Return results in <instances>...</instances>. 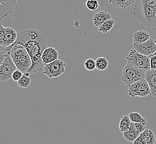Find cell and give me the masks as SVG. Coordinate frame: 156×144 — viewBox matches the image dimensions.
Wrapping results in <instances>:
<instances>
[{"label": "cell", "mask_w": 156, "mask_h": 144, "mask_svg": "<svg viewBox=\"0 0 156 144\" xmlns=\"http://www.w3.org/2000/svg\"><path fill=\"white\" fill-rule=\"evenodd\" d=\"M130 120L131 122L143 124L145 126L147 125V121L144 117L141 115V114L137 112H131L129 115Z\"/></svg>", "instance_id": "18"}, {"label": "cell", "mask_w": 156, "mask_h": 144, "mask_svg": "<svg viewBox=\"0 0 156 144\" xmlns=\"http://www.w3.org/2000/svg\"><path fill=\"white\" fill-rule=\"evenodd\" d=\"M6 58V54L3 53V52L1 51L0 52V65L3 63Z\"/></svg>", "instance_id": "31"}, {"label": "cell", "mask_w": 156, "mask_h": 144, "mask_svg": "<svg viewBox=\"0 0 156 144\" xmlns=\"http://www.w3.org/2000/svg\"><path fill=\"white\" fill-rule=\"evenodd\" d=\"M30 74L29 73L23 74L22 77L17 81L18 85L22 88H27L30 86L31 84V79L30 77Z\"/></svg>", "instance_id": "22"}, {"label": "cell", "mask_w": 156, "mask_h": 144, "mask_svg": "<svg viewBox=\"0 0 156 144\" xmlns=\"http://www.w3.org/2000/svg\"><path fill=\"white\" fill-rule=\"evenodd\" d=\"M23 75V73L21 72L20 70L17 69L12 74V79L14 81H18L22 77Z\"/></svg>", "instance_id": "26"}, {"label": "cell", "mask_w": 156, "mask_h": 144, "mask_svg": "<svg viewBox=\"0 0 156 144\" xmlns=\"http://www.w3.org/2000/svg\"><path fill=\"white\" fill-rule=\"evenodd\" d=\"M111 14L107 11H99L96 13L93 17V23L96 27L99 28L105 22L111 19Z\"/></svg>", "instance_id": "14"}, {"label": "cell", "mask_w": 156, "mask_h": 144, "mask_svg": "<svg viewBox=\"0 0 156 144\" xmlns=\"http://www.w3.org/2000/svg\"><path fill=\"white\" fill-rule=\"evenodd\" d=\"M153 55H156V52L154 53V54H153Z\"/></svg>", "instance_id": "33"}, {"label": "cell", "mask_w": 156, "mask_h": 144, "mask_svg": "<svg viewBox=\"0 0 156 144\" xmlns=\"http://www.w3.org/2000/svg\"><path fill=\"white\" fill-rule=\"evenodd\" d=\"M128 94L129 96L146 97L151 95L150 88L146 80L144 79L130 85L128 87Z\"/></svg>", "instance_id": "7"}, {"label": "cell", "mask_w": 156, "mask_h": 144, "mask_svg": "<svg viewBox=\"0 0 156 144\" xmlns=\"http://www.w3.org/2000/svg\"><path fill=\"white\" fill-rule=\"evenodd\" d=\"M59 54L55 48L52 47H47L43 52L42 56V59L44 65L51 63L58 59Z\"/></svg>", "instance_id": "12"}, {"label": "cell", "mask_w": 156, "mask_h": 144, "mask_svg": "<svg viewBox=\"0 0 156 144\" xmlns=\"http://www.w3.org/2000/svg\"><path fill=\"white\" fill-rule=\"evenodd\" d=\"M133 144H147L144 139L142 133H141L138 138L133 142Z\"/></svg>", "instance_id": "28"}, {"label": "cell", "mask_w": 156, "mask_h": 144, "mask_svg": "<svg viewBox=\"0 0 156 144\" xmlns=\"http://www.w3.org/2000/svg\"><path fill=\"white\" fill-rule=\"evenodd\" d=\"M84 66L85 69L89 71H93L96 69V60L93 58H89L84 63Z\"/></svg>", "instance_id": "24"}, {"label": "cell", "mask_w": 156, "mask_h": 144, "mask_svg": "<svg viewBox=\"0 0 156 144\" xmlns=\"http://www.w3.org/2000/svg\"><path fill=\"white\" fill-rule=\"evenodd\" d=\"M133 43H143L150 39V34L144 30H139L134 32L133 35Z\"/></svg>", "instance_id": "16"}, {"label": "cell", "mask_w": 156, "mask_h": 144, "mask_svg": "<svg viewBox=\"0 0 156 144\" xmlns=\"http://www.w3.org/2000/svg\"><path fill=\"white\" fill-rule=\"evenodd\" d=\"M154 42H155V43H156V40H154Z\"/></svg>", "instance_id": "32"}, {"label": "cell", "mask_w": 156, "mask_h": 144, "mask_svg": "<svg viewBox=\"0 0 156 144\" xmlns=\"http://www.w3.org/2000/svg\"><path fill=\"white\" fill-rule=\"evenodd\" d=\"M18 37V33L11 27H4L1 24L0 44L4 47H8L15 44Z\"/></svg>", "instance_id": "9"}, {"label": "cell", "mask_w": 156, "mask_h": 144, "mask_svg": "<svg viewBox=\"0 0 156 144\" xmlns=\"http://www.w3.org/2000/svg\"><path fill=\"white\" fill-rule=\"evenodd\" d=\"M124 138L129 142H133L140 135V133L138 132L136 129L134 123L131 122L129 129L125 132H122Z\"/></svg>", "instance_id": "15"}, {"label": "cell", "mask_w": 156, "mask_h": 144, "mask_svg": "<svg viewBox=\"0 0 156 144\" xmlns=\"http://www.w3.org/2000/svg\"><path fill=\"white\" fill-rule=\"evenodd\" d=\"M17 0H0V21L14 12Z\"/></svg>", "instance_id": "11"}, {"label": "cell", "mask_w": 156, "mask_h": 144, "mask_svg": "<svg viewBox=\"0 0 156 144\" xmlns=\"http://www.w3.org/2000/svg\"><path fill=\"white\" fill-rule=\"evenodd\" d=\"M144 3L147 5L148 6L152 7L156 9V0H141Z\"/></svg>", "instance_id": "30"}, {"label": "cell", "mask_w": 156, "mask_h": 144, "mask_svg": "<svg viewBox=\"0 0 156 144\" xmlns=\"http://www.w3.org/2000/svg\"><path fill=\"white\" fill-rule=\"evenodd\" d=\"M108 3L114 7L126 9L135 3L136 0H108Z\"/></svg>", "instance_id": "17"}, {"label": "cell", "mask_w": 156, "mask_h": 144, "mask_svg": "<svg viewBox=\"0 0 156 144\" xmlns=\"http://www.w3.org/2000/svg\"><path fill=\"white\" fill-rule=\"evenodd\" d=\"M115 24V21L114 20L111 18L105 22L98 28V29L100 32L106 34L108 33L110 31L112 30V28L114 26Z\"/></svg>", "instance_id": "19"}, {"label": "cell", "mask_w": 156, "mask_h": 144, "mask_svg": "<svg viewBox=\"0 0 156 144\" xmlns=\"http://www.w3.org/2000/svg\"><path fill=\"white\" fill-rule=\"evenodd\" d=\"M86 6L90 11H96L99 7V2L97 0H87Z\"/></svg>", "instance_id": "25"}, {"label": "cell", "mask_w": 156, "mask_h": 144, "mask_svg": "<svg viewBox=\"0 0 156 144\" xmlns=\"http://www.w3.org/2000/svg\"><path fill=\"white\" fill-rule=\"evenodd\" d=\"M108 62L105 57H99L96 60V69L99 71H104L108 68Z\"/></svg>", "instance_id": "23"}, {"label": "cell", "mask_w": 156, "mask_h": 144, "mask_svg": "<svg viewBox=\"0 0 156 144\" xmlns=\"http://www.w3.org/2000/svg\"><path fill=\"white\" fill-rule=\"evenodd\" d=\"M150 58L151 69L156 70V55H152Z\"/></svg>", "instance_id": "29"}, {"label": "cell", "mask_w": 156, "mask_h": 144, "mask_svg": "<svg viewBox=\"0 0 156 144\" xmlns=\"http://www.w3.org/2000/svg\"><path fill=\"white\" fill-rule=\"evenodd\" d=\"M16 43L24 46L32 59V65L27 72L32 74L41 71L44 65L42 61V54L47 48L45 36L37 30H24L18 32Z\"/></svg>", "instance_id": "1"}, {"label": "cell", "mask_w": 156, "mask_h": 144, "mask_svg": "<svg viewBox=\"0 0 156 144\" xmlns=\"http://www.w3.org/2000/svg\"><path fill=\"white\" fill-rule=\"evenodd\" d=\"M132 13L148 28L156 27V9L148 6L141 0H136Z\"/></svg>", "instance_id": "2"}, {"label": "cell", "mask_w": 156, "mask_h": 144, "mask_svg": "<svg viewBox=\"0 0 156 144\" xmlns=\"http://www.w3.org/2000/svg\"><path fill=\"white\" fill-rule=\"evenodd\" d=\"M133 49L139 53L150 57L156 52L154 41L150 38L143 43H133Z\"/></svg>", "instance_id": "10"}, {"label": "cell", "mask_w": 156, "mask_h": 144, "mask_svg": "<svg viewBox=\"0 0 156 144\" xmlns=\"http://www.w3.org/2000/svg\"><path fill=\"white\" fill-rule=\"evenodd\" d=\"M6 51L9 52L17 69L23 72V74L30 70L32 65V61L24 46L15 43L11 46L7 47Z\"/></svg>", "instance_id": "3"}, {"label": "cell", "mask_w": 156, "mask_h": 144, "mask_svg": "<svg viewBox=\"0 0 156 144\" xmlns=\"http://www.w3.org/2000/svg\"><path fill=\"white\" fill-rule=\"evenodd\" d=\"M127 63L144 72L151 70L150 58L140 54L134 49H131L126 57Z\"/></svg>", "instance_id": "4"}, {"label": "cell", "mask_w": 156, "mask_h": 144, "mask_svg": "<svg viewBox=\"0 0 156 144\" xmlns=\"http://www.w3.org/2000/svg\"><path fill=\"white\" fill-rule=\"evenodd\" d=\"M144 138L147 144H154L156 141V135L151 129H146L142 132Z\"/></svg>", "instance_id": "21"}, {"label": "cell", "mask_w": 156, "mask_h": 144, "mask_svg": "<svg viewBox=\"0 0 156 144\" xmlns=\"http://www.w3.org/2000/svg\"><path fill=\"white\" fill-rule=\"evenodd\" d=\"M145 74L146 72L136 68L129 63H127L122 69L121 78L122 81L126 84V87L128 88L133 83L144 79Z\"/></svg>", "instance_id": "5"}, {"label": "cell", "mask_w": 156, "mask_h": 144, "mask_svg": "<svg viewBox=\"0 0 156 144\" xmlns=\"http://www.w3.org/2000/svg\"><path fill=\"white\" fill-rule=\"evenodd\" d=\"M17 69V68L12 60L9 52H7L5 60L0 65L1 81H7L12 79V74Z\"/></svg>", "instance_id": "8"}, {"label": "cell", "mask_w": 156, "mask_h": 144, "mask_svg": "<svg viewBox=\"0 0 156 144\" xmlns=\"http://www.w3.org/2000/svg\"><path fill=\"white\" fill-rule=\"evenodd\" d=\"M66 68V63L62 60L57 59L45 65L43 73L49 78H58L65 73Z\"/></svg>", "instance_id": "6"}, {"label": "cell", "mask_w": 156, "mask_h": 144, "mask_svg": "<svg viewBox=\"0 0 156 144\" xmlns=\"http://www.w3.org/2000/svg\"><path fill=\"white\" fill-rule=\"evenodd\" d=\"M144 79L150 88L151 95L156 97V70L151 69L146 72Z\"/></svg>", "instance_id": "13"}, {"label": "cell", "mask_w": 156, "mask_h": 144, "mask_svg": "<svg viewBox=\"0 0 156 144\" xmlns=\"http://www.w3.org/2000/svg\"><path fill=\"white\" fill-rule=\"evenodd\" d=\"M136 129L137 130V131L138 132H140V134L144 132V131L146 130V126H145L143 124H141L137 123H134Z\"/></svg>", "instance_id": "27"}, {"label": "cell", "mask_w": 156, "mask_h": 144, "mask_svg": "<svg viewBox=\"0 0 156 144\" xmlns=\"http://www.w3.org/2000/svg\"><path fill=\"white\" fill-rule=\"evenodd\" d=\"M131 124V121L129 116H122L119 123V129L121 132H123L129 129Z\"/></svg>", "instance_id": "20"}]
</instances>
